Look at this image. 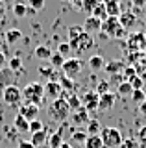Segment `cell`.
<instances>
[{"instance_id":"6da1fadb","label":"cell","mask_w":146,"mask_h":148,"mask_svg":"<svg viewBox=\"0 0 146 148\" xmlns=\"http://www.w3.org/2000/svg\"><path fill=\"white\" fill-rule=\"evenodd\" d=\"M22 100L39 108V106L43 104V100H44V85H41L39 82L28 83V85L22 89Z\"/></svg>"},{"instance_id":"7a4b0ae2","label":"cell","mask_w":146,"mask_h":148,"mask_svg":"<svg viewBox=\"0 0 146 148\" xmlns=\"http://www.w3.org/2000/svg\"><path fill=\"white\" fill-rule=\"evenodd\" d=\"M48 115L52 120H57V122H65L68 119V115H70V108H68L67 104V98H63V96H59V98L52 100L48 106Z\"/></svg>"},{"instance_id":"3957f363","label":"cell","mask_w":146,"mask_h":148,"mask_svg":"<svg viewBox=\"0 0 146 148\" xmlns=\"http://www.w3.org/2000/svg\"><path fill=\"white\" fill-rule=\"evenodd\" d=\"M100 139H102V145L106 148H118L122 145V141H124L120 130L111 128V126L102 128V132H100Z\"/></svg>"},{"instance_id":"277c9868","label":"cell","mask_w":146,"mask_h":148,"mask_svg":"<svg viewBox=\"0 0 146 148\" xmlns=\"http://www.w3.org/2000/svg\"><path fill=\"white\" fill-rule=\"evenodd\" d=\"M102 32L107 37H115V39H120V37H124L128 34L124 28H122V24L118 22L117 17H107L106 21L102 22Z\"/></svg>"},{"instance_id":"5b68a950","label":"cell","mask_w":146,"mask_h":148,"mask_svg":"<svg viewBox=\"0 0 146 148\" xmlns=\"http://www.w3.org/2000/svg\"><path fill=\"white\" fill-rule=\"evenodd\" d=\"M2 100L10 108H19L22 104V89L17 85H8L2 91Z\"/></svg>"},{"instance_id":"8992f818","label":"cell","mask_w":146,"mask_h":148,"mask_svg":"<svg viewBox=\"0 0 146 148\" xmlns=\"http://www.w3.org/2000/svg\"><path fill=\"white\" fill-rule=\"evenodd\" d=\"M81 69H83V61H81L80 58H76V56H70L68 59H65V63H63L61 71H63V76H67V78H70V80H74V78L81 72Z\"/></svg>"},{"instance_id":"52a82bcc","label":"cell","mask_w":146,"mask_h":148,"mask_svg":"<svg viewBox=\"0 0 146 148\" xmlns=\"http://www.w3.org/2000/svg\"><path fill=\"white\" fill-rule=\"evenodd\" d=\"M70 45V48H72V52H76V54H83V52H89V50H93V46H94V39H93V35L87 34V32H83L76 41H72V43H68Z\"/></svg>"},{"instance_id":"ba28073f","label":"cell","mask_w":146,"mask_h":148,"mask_svg":"<svg viewBox=\"0 0 146 148\" xmlns=\"http://www.w3.org/2000/svg\"><path fill=\"white\" fill-rule=\"evenodd\" d=\"M128 46H130V52H144L146 39L143 32H130L128 34Z\"/></svg>"},{"instance_id":"9c48e42d","label":"cell","mask_w":146,"mask_h":148,"mask_svg":"<svg viewBox=\"0 0 146 148\" xmlns=\"http://www.w3.org/2000/svg\"><path fill=\"white\" fill-rule=\"evenodd\" d=\"M98 102H100V95L96 91H87L81 96V106L89 111H98Z\"/></svg>"},{"instance_id":"30bf717a","label":"cell","mask_w":146,"mask_h":148,"mask_svg":"<svg viewBox=\"0 0 146 148\" xmlns=\"http://www.w3.org/2000/svg\"><path fill=\"white\" fill-rule=\"evenodd\" d=\"M19 115L24 117L28 122H31V120H35L39 117V108L33 106V104H28V102H22V104L19 106Z\"/></svg>"},{"instance_id":"8fae6325","label":"cell","mask_w":146,"mask_h":148,"mask_svg":"<svg viewBox=\"0 0 146 148\" xmlns=\"http://www.w3.org/2000/svg\"><path fill=\"white\" fill-rule=\"evenodd\" d=\"M118 22L122 24V28L128 32V30H133L135 24H137V15L131 11H122L120 17H118Z\"/></svg>"},{"instance_id":"7c38bea8","label":"cell","mask_w":146,"mask_h":148,"mask_svg":"<svg viewBox=\"0 0 146 148\" xmlns=\"http://www.w3.org/2000/svg\"><path fill=\"white\" fill-rule=\"evenodd\" d=\"M70 119H72V124L74 126H81V124H85L87 126V122H89V111L85 109V108H80V109H76V111H72L70 113Z\"/></svg>"},{"instance_id":"4fadbf2b","label":"cell","mask_w":146,"mask_h":148,"mask_svg":"<svg viewBox=\"0 0 146 148\" xmlns=\"http://www.w3.org/2000/svg\"><path fill=\"white\" fill-rule=\"evenodd\" d=\"M83 30L87 32V34H100L102 32V21L96 17H87L85 18V22H83Z\"/></svg>"},{"instance_id":"5bb4252c","label":"cell","mask_w":146,"mask_h":148,"mask_svg":"<svg viewBox=\"0 0 146 148\" xmlns=\"http://www.w3.org/2000/svg\"><path fill=\"white\" fill-rule=\"evenodd\" d=\"M61 95H63V89H61V85H59V82H48L46 85H44V96L56 100Z\"/></svg>"},{"instance_id":"9a60e30c","label":"cell","mask_w":146,"mask_h":148,"mask_svg":"<svg viewBox=\"0 0 146 148\" xmlns=\"http://www.w3.org/2000/svg\"><path fill=\"white\" fill-rule=\"evenodd\" d=\"M65 126L67 124L63 122V126L59 128V130H56V132H52L48 135V146L50 148H59L63 145V130H65Z\"/></svg>"},{"instance_id":"2e32d148","label":"cell","mask_w":146,"mask_h":148,"mask_svg":"<svg viewBox=\"0 0 146 148\" xmlns=\"http://www.w3.org/2000/svg\"><path fill=\"white\" fill-rule=\"evenodd\" d=\"M104 6H106V11H107V17H120L122 13V8H120V2L118 0H102Z\"/></svg>"},{"instance_id":"e0dca14e","label":"cell","mask_w":146,"mask_h":148,"mask_svg":"<svg viewBox=\"0 0 146 148\" xmlns=\"http://www.w3.org/2000/svg\"><path fill=\"white\" fill-rule=\"evenodd\" d=\"M115 106V95L111 91L106 92V95H100V102H98V109L100 111H109Z\"/></svg>"},{"instance_id":"ac0fdd59","label":"cell","mask_w":146,"mask_h":148,"mask_svg":"<svg viewBox=\"0 0 146 148\" xmlns=\"http://www.w3.org/2000/svg\"><path fill=\"white\" fill-rule=\"evenodd\" d=\"M30 143L33 145L35 148H41L44 145V143H48V132H46V128L43 130V132H37V133H31V139H30Z\"/></svg>"},{"instance_id":"d6986e66","label":"cell","mask_w":146,"mask_h":148,"mask_svg":"<svg viewBox=\"0 0 146 148\" xmlns=\"http://www.w3.org/2000/svg\"><path fill=\"white\" fill-rule=\"evenodd\" d=\"M13 128H15L17 133H26V132H30V122L24 117H20V115L17 113L15 120H13Z\"/></svg>"},{"instance_id":"ffe728a7","label":"cell","mask_w":146,"mask_h":148,"mask_svg":"<svg viewBox=\"0 0 146 148\" xmlns=\"http://www.w3.org/2000/svg\"><path fill=\"white\" fill-rule=\"evenodd\" d=\"M87 63H89L91 71H94V72L106 67V59H104V56H100V54H94V56H91Z\"/></svg>"},{"instance_id":"44dd1931","label":"cell","mask_w":146,"mask_h":148,"mask_svg":"<svg viewBox=\"0 0 146 148\" xmlns=\"http://www.w3.org/2000/svg\"><path fill=\"white\" fill-rule=\"evenodd\" d=\"M61 96L67 98V104H68V108H70V111H76V109L83 108V106H81V98L76 92H72V95H61Z\"/></svg>"},{"instance_id":"7402d4cb","label":"cell","mask_w":146,"mask_h":148,"mask_svg":"<svg viewBox=\"0 0 146 148\" xmlns=\"http://www.w3.org/2000/svg\"><path fill=\"white\" fill-rule=\"evenodd\" d=\"M20 39H22V32L19 30V28H11V30L6 32V41L10 45H17Z\"/></svg>"},{"instance_id":"603a6c76","label":"cell","mask_w":146,"mask_h":148,"mask_svg":"<svg viewBox=\"0 0 146 148\" xmlns=\"http://www.w3.org/2000/svg\"><path fill=\"white\" fill-rule=\"evenodd\" d=\"M106 72L107 74H122V71H124V63L122 61H111V63H106Z\"/></svg>"},{"instance_id":"cb8c5ba5","label":"cell","mask_w":146,"mask_h":148,"mask_svg":"<svg viewBox=\"0 0 146 148\" xmlns=\"http://www.w3.org/2000/svg\"><path fill=\"white\" fill-rule=\"evenodd\" d=\"M83 26H78V24H74V26H68L67 28V35H68V43H72V41H76L78 37L83 34Z\"/></svg>"},{"instance_id":"d4e9b609","label":"cell","mask_w":146,"mask_h":148,"mask_svg":"<svg viewBox=\"0 0 146 148\" xmlns=\"http://www.w3.org/2000/svg\"><path fill=\"white\" fill-rule=\"evenodd\" d=\"M59 85H61V89L63 91H70V95L74 92V89H76V83H74V80H70V78H67V76H59Z\"/></svg>"},{"instance_id":"484cf974","label":"cell","mask_w":146,"mask_h":148,"mask_svg":"<svg viewBox=\"0 0 146 148\" xmlns=\"http://www.w3.org/2000/svg\"><path fill=\"white\" fill-rule=\"evenodd\" d=\"M100 132H102V126H100V122L96 119H91L87 122V135H100Z\"/></svg>"},{"instance_id":"4316f807","label":"cell","mask_w":146,"mask_h":148,"mask_svg":"<svg viewBox=\"0 0 146 148\" xmlns=\"http://www.w3.org/2000/svg\"><path fill=\"white\" fill-rule=\"evenodd\" d=\"M35 56H37L39 59H50L52 50H50L46 45H37V46H35Z\"/></svg>"},{"instance_id":"83f0119b","label":"cell","mask_w":146,"mask_h":148,"mask_svg":"<svg viewBox=\"0 0 146 148\" xmlns=\"http://www.w3.org/2000/svg\"><path fill=\"white\" fill-rule=\"evenodd\" d=\"M102 2V0H83V4H81V9H83L85 13H87V17L93 15V11L96 9V6Z\"/></svg>"},{"instance_id":"f1b7e54d","label":"cell","mask_w":146,"mask_h":148,"mask_svg":"<svg viewBox=\"0 0 146 148\" xmlns=\"http://www.w3.org/2000/svg\"><path fill=\"white\" fill-rule=\"evenodd\" d=\"M48 61H50V65H52V69H61L63 63H65V58H63L61 54H57V52H52Z\"/></svg>"},{"instance_id":"f546056e","label":"cell","mask_w":146,"mask_h":148,"mask_svg":"<svg viewBox=\"0 0 146 148\" xmlns=\"http://www.w3.org/2000/svg\"><path fill=\"white\" fill-rule=\"evenodd\" d=\"M85 148H104L100 135H89L87 141H85Z\"/></svg>"},{"instance_id":"4dcf8cb0","label":"cell","mask_w":146,"mask_h":148,"mask_svg":"<svg viewBox=\"0 0 146 148\" xmlns=\"http://www.w3.org/2000/svg\"><path fill=\"white\" fill-rule=\"evenodd\" d=\"M131 92H133V87H131L130 82H120L118 83V95L120 96H131Z\"/></svg>"},{"instance_id":"1f68e13d","label":"cell","mask_w":146,"mask_h":148,"mask_svg":"<svg viewBox=\"0 0 146 148\" xmlns=\"http://www.w3.org/2000/svg\"><path fill=\"white\" fill-rule=\"evenodd\" d=\"M87 132H83V130H78V132H72V143H76V145H85V141H87Z\"/></svg>"},{"instance_id":"d6a6232c","label":"cell","mask_w":146,"mask_h":148,"mask_svg":"<svg viewBox=\"0 0 146 148\" xmlns=\"http://www.w3.org/2000/svg\"><path fill=\"white\" fill-rule=\"evenodd\" d=\"M13 13H15V17H19V18L26 17V15H28V6L22 4V2H17L15 6H13Z\"/></svg>"},{"instance_id":"836d02e7","label":"cell","mask_w":146,"mask_h":148,"mask_svg":"<svg viewBox=\"0 0 146 148\" xmlns=\"http://www.w3.org/2000/svg\"><path fill=\"white\" fill-rule=\"evenodd\" d=\"M91 17H96V18H100L102 22L106 21V18H107V11H106V6H104V2H100V4H98L96 9L93 11V15H91Z\"/></svg>"},{"instance_id":"e575fe53","label":"cell","mask_w":146,"mask_h":148,"mask_svg":"<svg viewBox=\"0 0 146 148\" xmlns=\"http://www.w3.org/2000/svg\"><path fill=\"white\" fill-rule=\"evenodd\" d=\"M57 54H61L65 59H68V58H70V54H72L70 45H68V43H61V45H57Z\"/></svg>"},{"instance_id":"d590c367","label":"cell","mask_w":146,"mask_h":148,"mask_svg":"<svg viewBox=\"0 0 146 148\" xmlns=\"http://www.w3.org/2000/svg\"><path fill=\"white\" fill-rule=\"evenodd\" d=\"M131 100L135 102V104H143V102L146 100V95H144V91L143 89H137L131 92Z\"/></svg>"},{"instance_id":"8d00e7d4","label":"cell","mask_w":146,"mask_h":148,"mask_svg":"<svg viewBox=\"0 0 146 148\" xmlns=\"http://www.w3.org/2000/svg\"><path fill=\"white\" fill-rule=\"evenodd\" d=\"M137 145L141 148H146V126H143L137 133Z\"/></svg>"},{"instance_id":"74e56055","label":"cell","mask_w":146,"mask_h":148,"mask_svg":"<svg viewBox=\"0 0 146 148\" xmlns=\"http://www.w3.org/2000/svg\"><path fill=\"white\" fill-rule=\"evenodd\" d=\"M43 130H44V124L41 122L39 119H35V120L30 122V133H37V132H43Z\"/></svg>"},{"instance_id":"f35d334b","label":"cell","mask_w":146,"mask_h":148,"mask_svg":"<svg viewBox=\"0 0 146 148\" xmlns=\"http://www.w3.org/2000/svg\"><path fill=\"white\" fill-rule=\"evenodd\" d=\"M122 74H124L126 82H130V80H133L135 76H139V74H137V69H135V67H124V71H122Z\"/></svg>"},{"instance_id":"ab89813d","label":"cell","mask_w":146,"mask_h":148,"mask_svg":"<svg viewBox=\"0 0 146 148\" xmlns=\"http://www.w3.org/2000/svg\"><path fill=\"white\" fill-rule=\"evenodd\" d=\"M98 92V95H106V92H109V82L107 80H102L96 83V89H94Z\"/></svg>"},{"instance_id":"60d3db41","label":"cell","mask_w":146,"mask_h":148,"mask_svg":"<svg viewBox=\"0 0 146 148\" xmlns=\"http://www.w3.org/2000/svg\"><path fill=\"white\" fill-rule=\"evenodd\" d=\"M54 71H56V69H52V65H41L39 67V74L44 76V78H48V80H50V76H52Z\"/></svg>"},{"instance_id":"b9f144b4","label":"cell","mask_w":146,"mask_h":148,"mask_svg":"<svg viewBox=\"0 0 146 148\" xmlns=\"http://www.w3.org/2000/svg\"><path fill=\"white\" fill-rule=\"evenodd\" d=\"M10 69L11 71H20L22 69V59L19 58V56H15V58L10 59Z\"/></svg>"},{"instance_id":"7bdbcfd3","label":"cell","mask_w":146,"mask_h":148,"mask_svg":"<svg viewBox=\"0 0 146 148\" xmlns=\"http://www.w3.org/2000/svg\"><path fill=\"white\" fill-rule=\"evenodd\" d=\"M28 4H30L28 8H30V9H33L35 13H37V11H41V9L44 8V0H30Z\"/></svg>"},{"instance_id":"ee69618b","label":"cell","mask_w":146,"mask_h":148,"mask_svg":"<svg viewBox=\"0 0 146 148\" xmlns=\"http://www.w3.org/2000/svg\"><path fill=\"white\" fill-rule=\"evenodd\" d=\"M130 83H131V87H133V91H137V89H143L144 80H143L141 76H135L133 80H130Z\"/></svg>"},{"instance_id":"f6af8a7d","label":"cell","mask_w":146,"mask_h":148,"mask_svg":"<svg viewBox=\"0 0 146 148\" xmlns=\"http://www.w3.org/2000/svg\"><path fill=\"white\" fill-rule=\"evenodd\" d=\"M137 146H139V145H137L135 139H128V141H122V145L118 148H137Z\"/></svg>"},{"instance_id":"bcb514c9","label":"cell","mask_w":146,"mask_h":148,"mask_svg":"<svg viewBox=\"0 0 146 148\" xmlns=\"http://www.w3.org/2000/svg\"><path fill=\"white\" fill-rule=\"evenodd\" d=\"M131 4H133V8L141 9V8H144V6H146V0H131Z\"/></svg>"},{"instance_id":"7dc6e473","label":"cell","mask_w":146,"mask_h":148,"mask_svg":"<svg viewBox=\"0 0 146 148\" xmlns=\"http://www.w3.org/2000/svg\"><path fill=\"white\" fill-rule=\"evenodd\" d=\"M19 148H35V146L31 145L30 141H20V143H19Z\"/></svg>"},{"instance_id":"c3c4849f","label":"cell","mask_w":146,"mask_h":148,"mask_svg":"<svg viewBox=\"0 0 146 148\" xmlns=\"http://www.w3.org/2000/svg\"><path fill=\"white\" fill-rule=\"evenodd\" d=\"M6 63H8V59H6V56H4L2 52H0V69H4V67H6Z\"/></svg>"},{"instance_id":"681fc988","label":"cell","mask_w":146,"mask_h":148,"mask_svg":"<svg viewBox=\"0 0 146 148\" xmlns=\"http://www.w3.org/2000/svg\"><path fill=\"white\" fill-rule=\"evenodd\" d=\"M139 111H141V113H143L144 117H146V100L143 102V104H139Z\"/></svg>"},{"instance_id":"f907efd6","label":"cell","mask_w":146,"mask_h":148,"mask_svg":"<svg viewBox=\"0 0 146 148\" xmlns=\"http://www.w3.org/2000/svg\"><path fill=\"white\" fill-rule=\"evenodd\" d=\"M59 148H74V146H70V143H65V141H63V145L59 146Z\"/></svg>"},{"instance_id":"816d5d0a","label":"cell","mask_w":146,"mask_h":148,"mask_svg":"<svg viewBox=\"0 0 146 148\" xmlns=\"http://www.w3.org/2000/svg\"><path fill=\"white\" fill-rule=\"evenodd\" d=\"M70 2H74L78 8H81V4H83V0H70Z\"/></svg>"},{"instance_id":"f5cc1de1","label":"cell","mask_w":146,"mask_h":148,"mask_svg":"<svg viewBox=\"0 0 146 148\" xmlns=\"http://www.w3.org/2000/svg\"><path fill=\"white\" fill-rule=\"evenodd\" d=\"M143 35H144V39H146V28H144V30H143Z\"/></svg>"},{"instance_id":"db71d44e","label":"cell","mask_w":146,"mask_h":148,"mask_svg":"<svg viewBox=\"0 0 146 148\" xmlns=\"http://www.w3.org/2000/svg\"><path fill=\"white\" fill-rule=\"evenodd\" d=\"M61 2H70V0H61Z\"/></svg>"},{"instance_id":"11a10c76","label":"cell","mask_w":146,"mask_h":148,"mask_svg":"<svg viewBox=\"0 0 146 148\" xmlns=\"http://www.w3.org/2000/svg\"><path fill=\"white\" fill-rule=\"evenodd\" d=\"M144 50H146V48H144Z\"/></svg>"}]
</instances>
